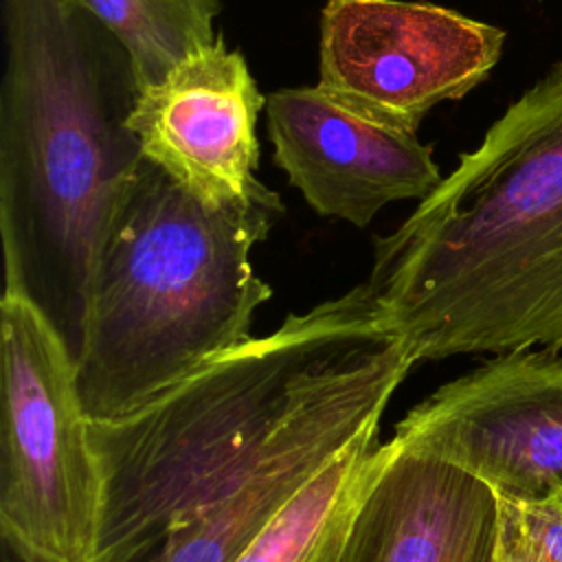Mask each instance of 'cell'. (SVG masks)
I'll return each mask as SVG.
<instances>
[{
	"mask_svg": "<svg viewBox=\"0 0 562 562\" xmlns=\"http://www.w3.org/2000/svg\"><path fill=\"white\" fill-rule=\"evenodd\" d=\"M413 364L358 283L145 406L90 419L99 494L88 562H237L316 474L380 428Z\"/></svg>",
	"mask_w": 562,
	"mask_h": 562,
	"instance_id": "obj_1",
	"label": "cell"
},
{
	"mask_svg": "<svg viewBox=\"0 0 562 562\" xmlns=\"http://www.w3.org/2000/svg\"><path fill=\"white\" fill-rule=\"evenodd\" d=\"M0 235L4 294L79 358L90 281L145 156L127 125V50L79 0H4Z\"/></svg>",
	"mask_w": 562,
	"mask_h": 562,
	"instance_id": "obj_3",
	"label": "cell"
},
{
	"mask_svg": "<svg viewBox=\"0 0 562 562\" xmlns=\"http://www.w3.org/2000/svg\"><path fill=\"white\" fill-rule=\"evenodd\" d=\"M266 97L239 50L222 37L138 90L127 125L143 156L198 195L226 202L255 193L257 116Z\"/></svg>",
	"mask_w": 562,
	"mask_h": 562,
	"instance_id": "obj_9",
	"label": "cell"
},
{
	"mask_svg": "<svg viewBox=\"0 0 562 562\" xmlns=\"http://www.w3.org/2000/svg\"><path fill=\"white\" fill-rule=\"evenodd\" d=\"M274 162L323 217L367 226L386 204L424 200L441 182L417 132L364 119L318 86L266 97Z\"/></svg>",
	"mask_w": 562,
	"mask_h": 562,
	"instance_id": "obj_8",
	"label": "cell"
},
{
	"mask_svg": "<svg viewBox=\"0 0 562 562\" xmlns=\"http://www.w3.org/2000/svg\"><path fill=\"white\" fill-rule=\"evenodd\" d=\"M503 44V29L432 2L327 0L316 86L364 119L417 132L435 105L487 79Z\"/></svg>",
	"mask_w": 562,
	"mask_h": 562,
	"instance_id": "obj_6",
	"label": "cell"
},
{
	"mask_svg": "<svg viewBox=\"0 0 562 562\" xmlns=\"http://www.w3.org/2000/svg\"><path fill=\"white\" fill-rule=\"evenodd\" d=\"M498 501L496 558L503 562H562V490L533 501Z\"/></svg>",
	"mask_w": 562,
	"mask_h": 562,
	"instance_id": "obj_12",
	"label": "cell"
},
{
	"mask_svg": "<svg viewBox=\"0 0 562 562\" xmlns=\"http://www.w3.org/2000/svg\"><path fill=\"white\" fill-rule=\"evenodd\" d=\"M0 549H2V562H50L42 555L31 553L29 549H24L22 544H18L15 540H11L2 533H0Z\"/></svg>",
	"mask_w": 562,
	"mask_h": 562,
	"instance_id": "obj_13",
	"label": "cell"
},
{
	"mask_svg": "<svg viewBox=\"0 0 562 562\" xmlns=\"http://www.w3.org/2000/svg\"><path fill=\"white\" fill-rule=\"evenodd\" d=\"M496 536L498 501L483 481L400 446L362 498L340 562H496Z\"/></svg>",
	"mask_w": 562,
	"mask_h": 562,
	"instance_id": "obj_10",
	"label": "cell"
},
{
	"mask_svg": "<svg viewBox=\"0 0 562 562\" xmlns=\"http://www.w3.org/2000/svg\"><path fill=\"white\" fill-rule=\"evenodd\" d=\"M393 439L476 476L501 498L562 490V349L492 356L415 404Z\"/></svg>",
	"mask_w": 562,
	"mask_h": 562,
	"instance_id": "obj_7",
	"label": "cell"
},
{
	"mask_svg": "<svg viewBox=\"0 0 562 562\" xmlns=\"http://www.w3.org/2000/svg\"><path fill=\"white\" fill-rule=\"evenodd\" d=\"M279 215L266 184L213 202L145 158L90 281L77 358L90 419L127 415L252 338L272 290L250 252Z\"/></svg>",
	"mask_w": 562,
	"mask_h": 562,
	"instance_id": "obj_4",
	"label": "cell"
},
{
	"mask_svg": "<svg viewBox=\"0 0 562 562\" xmlns=\"http://www.w3.org/2000/svg\"><path fill=\"white\" fill-rule=\"evenodd\" d=\"M496 562H503V560H498V558H496Z\"/></svg>",
	"mask_w": 562,
	"mask_h": 562,
	"instance_id": "obj_14",
	"label": "cell"
},
{
	"mask_svg": "<svg viewBox=\"0 0 562 562\" xmlns=\"http://www.w3.org/2000/svg\"><path fill=\"white\" fill-rule=\"evenodd\" d=\"M364 283L415 364L562 349V61L375 237Z\"/></svg>",
	"mask_w": 562,
	"mask_h": 562,
	"instance_id": "obj_2",
	"label": "cell"
},
{
	"mask_svg": "<svg viewBox=\"0 0 562 562\" xmlns=\"http://www.w3.org/2000/svg\"><path fill=\"white\" fill-rule=\"evenodd\" d=\"M127 50L138 90L217 42L222 0H79Z\"/></svg>",
	"mask_w": 562,
	"mask_h": 562,
	"instance_id": "obj_11",
	"label": "cell"
},
{
	"mask_svg": "<svg viewBox=\"0 0 562 562\" xmlns=\"http://www.w3.org/2000/svg\"><path fill=\"white\" fill-rule=\"evenodd\" d=\"M0 533L50 562H88L97 516L77 360L22 296L2 294Z\"/></svg>",
	"mask_w": 562,
	"mask_h": 562,
	"instance_id": "obj_5",
	"label": "cell"
}]
</instances>
